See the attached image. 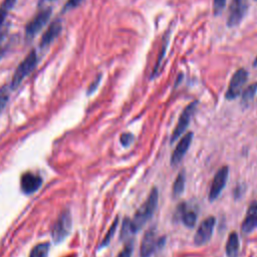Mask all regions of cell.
<instances>
[{
    "instance_id": "cell-11",
    "label": "cell",
    "mask_w": 257,
    "mask_h": 257,
    "mask_svg": "<svg viewBox=\"0 0 257 257\" xmlns=\"http://www.w3.org/2000/svg\"><path fill=\"white\" fill-rule=\"evenodd\" d=\"M192 140H193V133L189 132L187 133L179 142V144L177 145L176 149L174 150L172 156H171V165L172 166H176L178 165L183 157L185 156V154L187 153V151L189 150L191 144H192Z\"/></svg>"
},
{
    "instance_id": "cell-10",
    "label": "cell",
    "mask_w": 257,
    "mask_h": 257,
    "mask_svg": "<svg viewBox=\"0 0 257 257\" xmlns=\"http://www.w3.org/2000/svg\"><path fill=\"white\" fill-rule=\"evenodd\" d=\"M228 173H229L228 167L224 166V167L220 168L217 171V173L215 174L211 188H210V192H209V200L211 202L215 201L218 198V196L220 195V193L223 191V189L226 185V182H227Z\"/></svg>"
},
{
    "instance_id": "cell-31",
    "label": "cell",
    "mask_w": 257,
    "mask_h": 257,
    "mask_svg": "<svg viewBox=\"0 0 257 257\" xmlns=\"http://www.w3.org/2000/svg\"><path fill=\"white\" fill-rule=\"evenodd\" d=\"M49 1H53V0H49Z\"/></svg>"
},
{
    "instance_id": "cell-23",
    "label": "cell",
    "mask_w": 257,
    "mask_h": 257,
    "mask_svg": "<svg viewBox=\"0 0 257 257\" xmlns=\"http://www.w3.org/2000/svg\"><path fill=\"white\" fill-rule=\"evenodd\" d=\"M128 233H132L131 232V220L128 218H125V219H123L121 230H120V239L125 238L128 235Z\"/></svg>"
},
{
    "instance_id": "cell-3",
    "label": "cell",
    "mask_w": 257,
    "mask_h": 257,
    "mask_svg": "<svg viewBox=\"0 0 257 257\" xmlns=\"http://www.w3.org/2000/svg\"><path fill=\"white\" fill-rule=\"evenodd\" d=\"M70 229H71V217H70L69 211L65 210L59 215V217L57 218L56 222L52 227L51 235L54 243L57 244L62 242L66 238V236L69 234Z\"/></svg>"
},
{
    "instance_id": "cell-15",
    "label": "cell",
    "mask_w": 257,
    "mask_h": 257,
    "mask_svg": "<svg viewBox=\"0 0 257 257\" xmlns=\"http://www.w3.org/2000/svg\"><path fill=\"white\" fill-rule=\"evenodd\" d=\"M178 213H180V217L182 219V222L186 227L192 228V227L195 226L196 221H197V214L192 210H188L186 208L185 203L180 204Z\"/></svg>"
},
{
    "instance_id": "cell-25",
    "label": "cell",
    "mask_w": 257,
    "mask_h": 257,
    "mask_svg": "<svg viewBox=\"0 0 257 257\" xmlns=\"http://www.w3.org/2000/svg\"><path fill=\"white\" fill-rule=\"evenodd\" d=\"M225 4H226V0H214L213 1V11H214V14L215 15L220 14L223 11V9H224Z\"/></svg>"
},
{
    "instance_id": "cell-4",
    "label": "cell",
    "mask_w": 257,
    "mask_h": 257,
    "mask_svg": "<svg viewBox=\"0 0 257 257\" xmlns=\"http://www.w3.org/2000/svg\"><path fill=\"white\" fill-rule=\"evenodd\" d=\"M164 238H157L155 228H150L143 237L140 248V256L151 257L159 247H162L164 245Z\"/></svg>"
},
{
    "instance_id": "cell-22",
    "label": "cell",
    "mask_w": 257,
    "mask_h": 257,
    "mask_svg": "<svg viewBox=\"0 0 257 257\" xmlns=\"http://www.w3.org/2000/svg\"><path fill=\"white\" fill-rule=\"evenodd\" d=\"M9 87L7 85H3L0 87V111L5 107L9 99Z\"/></svg>"
},
{
    "instance_id": "cell-32",
    "label": "cell",
    "mask_w": 257,
    "mask_h": 257,
    "mask_svg": "<svg viewBox=\"0 0 257 257\" xmlns=\"http://www.w3.org/2000/svg\"><path fill=\"white\" fill-rule=\"evenodd\" d=\"M256 1H257V0H256Z\"/></svg>"
},
{
    "instance_id": "cell-29",
    "label": "cell",
    "mask_w": 257,
    "mask_h": 257,
    "mask_svg": "<svg viewBox=\"0 0 257 257\" xmlns=\"http://www.w3.org/2000/svg\"><path fill=\"white\" fill-rule=\"evenodd\" d=\"M3 55H4V50L2 48H0V59L3 57Z\"/></svg>"
},
{
    "instance_id": "cell-16",
    "label": "cell",
    "mask_w": 257,
    "mask_h": 257,
    "mask_svg": "<svg viewBox=\"0 0 257 257\" xmlns=\"http://www.w3.org/2000/svg\"><path fill=\"white\" fill-rule=\"evenodd\" d=\"M240 248V241L238 234L236 232H232L226 243V254L227 257H237Z\"/></svg>"
},
{
    "instance_id": "cell-24",
    "label": "cell",
    "mask_w": 257,
    "mask_h": 257,
    "mask_svg": "<svg viewBox=\"0 0 257 257\" xmlns=\"http://www.w3.org/2000/svg\"><path fill=\"white\" fill-rule=\"evenodd\" d=\"M119 141H120V144L123 146V147H130L133 142H134V136L130 133H123L120 138H119Z\"/></svg>"
},
{
    "instance_id": "cell-30",
    "label": "cell",
    "mask_w": 257,
    "mask_h": 257,
    "mask_svg": "<svg viewBox=\"0 0 257 257\" xmlns=\"http://www.w3.org/2000/svg\"><path fill=\"white\" fill-rule=\"evenodd\" d=\"M253 65H254V66H257V57L255 58V60H254V62H253Z\"/></svg>"
},
{
    "instance_id": "cell-18",
    "label": "cell",
    "mask_w": 257,
    "mask_h": 257,
    "mask_svg": "<svg viewBox=\"0 0 257 257\" xmlns=\"http://www.w3.org/2000/svg\"><path fill=\"white\" fill-rule=\"evenodd\" d=\"M185 182H186V176H185V172L182 171L179 173V175L177 176L174 185H173V195L175 197L180 196L185 188Z\"/></svg>"
},
{
    "instance_id": "cell-21",
    "label": "cell",
    "mask_w": 257,
    "mask_h": 257,
    "mask_svg": "<svg viewBox=\"0 0 257 257\" xmlns=\"http://www.w3.org/2000/svg\"><path fill=\"white\" fill-rule=\"evenodd\" d=\"M117 224H118V218L116 217L115 219H114V221H113V223L111 224V226H110V228L108 229V231H107V233L105 234V236H104V238H103V240L101 241V243L99 244V249H102V248H104V247H106L108 244H109V242H110V240H111V238H112V236L114 235V233H115V230H116V227H117Z\"/></svg>"
},
{
    "instance_id": "cell-6",
    "label": "cell",
    "mask_w": 257,
    "mask_h": 257,
    "mask_svg": "<svg viewBox=\"0 0 257 257\" xmlns=\"http://www.w3.org/2000/svg\"><path fill=\"white\" fill-rule=\"evenodd\" d=\"M197 105H198V101H193L190 104H188L186 106V108L183 110V112L181 113V115L179 117L177 125H176L175 130L173 131V134L171 137V143L177 141V139L179 137H181V135L186 131L194 112L196 111Z\"/></svg>"
},
{
    "instance_id": "cell-9",
    "label": "cell",
    "mask_w": 257,
    "mask_h": 257,
    "mask_svg": "<svg viewBox=\"0 0 257 257\" xmlns=\"http://www.w3.org/2000/svg\"><path fill=\"white\" fill-rule=\"evenodd\" d=\"M216 219L213 216H210L202 221L198 230L194 236V243L198 246L206 244L212 237Z\"/></svg>"
},
{
    "instance_id": "cell-2",
    "label": "cell",
    "mask_w": 257,
    "mask_h": 257,
    "mask_svg": "<svg viewBox=\"0 0 257 257\" xmlns=\"http://www.w3.org/2000/svg\"><path fill=\"white\" fill-rule=\"evenodd\" d=\"M37 62V55H36V51L34 49H32L27 56L21 61V63L18 65V67L16 68L12 80H11V84H10V88L11 89H15L19 86V84L22 82V80L34 69L35 65Z\"/></svg>"
},
{
    "instance_id": "cell-1",
    "label": "cell",
    "mask_w": 257,
    "mask_h": 257,
    "mask_svg": "<svg viewBox=\"0 0 257 257\" xmlns=\"http://www.w3.org/2000/svg\"><path fill=\"white\" fill-rule=\"evenodd\" d=\"M159 200V192L157 188H153L149 194L148 199L138 209L134 218L131 220V232L137 233L153 216Z\"/></svg>"
},
{
    "instance_id": "cell-26",
    "label": "cell",
    "mask_w": 257,
    "mask_h": 257,
    "mask_svg": "<svg viewBox=\"0 0 257 257\" xmlns=\"http://www.w3.org/2000/svg\"><path fill=\"white\" fill-rule=\"evenodd\" d=\"M82 2H83V0H68V1L66 2V4L63 6V11H67V10H69V9L76 8V7L79 6Z\"/></svg>"
},
{
    "instance_id": "cell-28",
    "label": "cell",
    "mask_w": 257,
    "mask_h": 257,
    "mask_svg": "<svg viewBox=\"0 0 257 257\" xmlns=\"http://www.w3.org/2000/svg\"><path fill=\"white\" fill-rule=\"evenodd\" d=\"M100 79H101V74H99V75L93 80V82L89 85V87H88V89H87V94H91V93L97 88V86H98V84H99V82H100Z\"/></svg>"
},
{
    "instance_id": "cell-12",
    "label": "cell",
    "mask_w": 257,
    "mask_h": 257,
    "mask_svg": "<svg viewBox=\"0 0 257 257\" xmlns=\"http://www.w3.org/2000/svg\"><path fill=\"white\" fill-rule=\"evenodd\" d=\"M42 184V179L35 174L25 173L20 180V187L23 193L29 195L36 192Z\"/></svg>"
},
{
    "instance_id": "cell-5",
    "label": "cell",
    "mask_w": 257,
    "mask_h": 257,
    "mask_svg": "<svg viewBox=\"0 0 257 257\" xmlns=\"http://www.w3.org/2000/svg\"><path fill=\"white\" fill-rule=\"evenodd\" d=\"M247 78H248V73L244 68H239L238 70H236L230 80L228 89L226 91V94H225L226 98L229 100H232V99H235L237 96H239L245 82L247 81Z\"/></svg>"
},
{
    "instance_id": "cell-13",
    "label": "cell",
    "mask_w": 257,
    "mask_h": 257,
    "mask_svg": "<svg viewBox=\"0 0 257 257\" xmlns=\"http://www.w3.org/2000/svg\"><path fill=\"white\" fill-rule=\"evenodd\" d=\"M257 228V202H252L247 210L246 216L241 226L243 234H249Z\"/></svg>"
},
{
    "instance_id": "cell-19",
    "label": "cell",
    "mask_w": 257,
    "mask_h": 257,
    "mask_svg": "<svg viewBox=\"0 0 257 257\" xmlns=\"http://www.w3.org/2000/svg\"><path fill=\"white\" fill-rule=\"evenodd\" d=\"M257 91V82L250 84L249 86H247L245 88V90L242 93V98H241V102L243 105H248L252 99L255 96V93Z\"/></svg>"
},
{
    "instance_id": "cell-7",
    "label": "cell",
    "mask_w": 257,
    "mask_h": 257,
    "mask_svg": "<svg viewBox=\"0 0 257 257\" xmlns=\"http://www.w3.org/2000/svg\"><path fill=\"white\" fill-rule=\"evenodd\" d=\"M247 8L248 0H232L228 13L227 25L229 27L239 25L247 12Z\"/></svg>"
},
{
    "instance_id": "cell-14",
    "label": "cell",
    "mask_w": 257,
    "mask_h": 257,
    "mask_svg": "<svg viewBox=\"0 0 257 257\" xmlns=\"http://www.w3.org/2000/svg\"><path fill=\"white\" fill-rule=\"evenodd\" d=\"M61 29H62V25H61L60 20H58V19L54 20L49 25V27L46 29V31L43 33L40 43H39L40 47L44 48V47L48 46L60 34Z\"/></svg>"
},
{
    "instance_id": "cell-20",
    "label": "cell",
    "mask_w": 257,
    "mask_h": 257,
    "mask_svg": "<svg viewBox=\"0 0 257 257\" xmlns=\"http://www.w3.org/2000/svg\"><path fill=\"white\" fill-rule=\"evenodd\" d=\"M49 250V243L44 242L34 246L30 252L29 257H47Z\"/></svg>"
},
{
    "instance_id": "cell-17",
    "label": "cell",
    "mask_w": 257,
    "mask_h": 257,
    "mask_svg": "<svg viewBox=\"0 0 257 257\" xmlns=\"http://www.w3.org/2000/svg\"><path fill=\"white\" fill-rule=\"evenodd\" d=\"M16 0H3L2 4L0 5V40L2 39L4 35V23L6 20V16L8 12L11 10V8L14 6Z\"/></svg>"
},
{
    "instance_id": "cell-27",
    "label": "cell",
    "mask_w": 257,
    "mask_h": 257,
    "mask_svg": "<svg viewBox=\"0 0 257 257\" xmlns=\"http://www.w3.org/2000/svg\"><path fill=\"white\" fill-rule=\"evenodd\" d=\"M132 252H133V246L132 243H127L123 249L119 252V254L117 255V257H131L132 256Z\"/></svg>"
},
{
    "instance_id": "cell-8",
    "label": "cell",
    "mask_w": 257,
    "mask_h": 257,
    "mask_svg": "<svg viewBox=\"0 0 257 257\" xmlns=\"http://www.w3.org/2000/svg\"><path fill=\"white\" fill-rule=\"evenodd\" d=\"M51 8L48 7L44 10H41L25 27V33L28 38H33L47 23L51 15Z\"/></svg>"
}]
</instances>
